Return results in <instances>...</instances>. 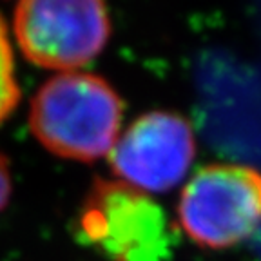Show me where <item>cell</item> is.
<instances>
[{"mask_svg": "<svg viewBox=\"0 0 261 261\" xmlns=\"http://www.w3.org/2000/svg\"><path fill=\"white\" fill-rule=\"evenodd\" d=\"M123 102L103 78L69 71L49 78L29 109L35 138L53 154L76 162L107 156L118 140Z\"/></svg>", "mask_w": 261, "mask_h": 261, "instance_id": "obj_1", "label": "cell"}, {"mask_svg": "<svg viewBox=\"0 0 261 261\" xmlns=\"http://www.w3.org/2000/svg\"><path fill=\"white\" fill-rule=\"evenodd\" d=\"M76 238L107 261H169L174 230L151 196L123 181L96 179L78 212Z\"/></svg>", "mask_w": 261, "mask_h": 261, "instance_id": "obj_2", "label": "cell"}, {"mask_svg": "<svg viewBox=\"0 0 261 261\" xmlns=\"http://www.w3.org/2000/svg\"><path fill=\"white\" fill-rule=\"evenodd\" d=\"M178 220L200 247L240 243L261 223V174L234 163L200 169L179 196Z\"/></svg>", "mask_w": 261, "mask_h": 261, "instance_id": "obj_3", "label": "cell"}, {"mask_svg": "<svg viewBox=\"0 0 261 261\" xmlns=\"http://www.w3.org/2000/svg\"><path fill=\"white\" fill-rule=\"evenodd\" d=\"M13 25L29 62L65 73L98 57L111 35L106 6L93 0L20 2L15 8Z\"/></svg>", "mask_w": 261, "mask_h": 261, "instance_id": "obj_4", "label": "cell"}, {"mask_svg": "<svg viewBox=\"0 0 261 261\" xmlns=\"http://www.w3.org/2000/svg\"><path fill=\"white\" fill-rule=\"evenodd\" d=\"M196 143L191 123L176 113L142 114L118 136L109 156L120 181L142 192H167L185 178Z\"/></svg>", "mask_w": 261, "mask_h": 261, "instance_id": "obj_5", "label": "cell"}, {"mask_svg": "<svg viewBox=\"0 0 261 261\" xmlns=\"http://www.w3.org/2000/svg\"><path fill=\"white\" fill-rule=\"evenodd\" d=\"M211 73L212 135L228 152L261 165V69L218 62Z\"/></svg>", "mask_w": 261, "mask_h": 261, "instance_id": "obj_6", "label": "cell"}, {"mask_svg": "<svg viewBox=\"0 0 261 261\" xmlns=\"http://www.w3.org/2000/svg\"><path fill=\"white\" fill-rule=\"evenodd\" d=\"M18 102H20V86L15 74L13 49L6 22L0 15V123H4L11 116Z\"/></svg>", "mask_w": 261, "mask_h": 261, "instance_id": "obj_7", "label": "cell"}, {"mask_svg": "<svg viewBox=\"0 0 261 261\" xmlns=\"http://www.w3.org/2000/svg\"><path fill=\"white\" fill-rule=\"evenodd\" d=\"M11 172H9V165L6 156L0 152V211L8 205L9 196H11Z\"/></svg>", "mask_w": 261, "mask_h": 261, "instance_id": "obj_8", "label": "cell"}, {"mask_svg": "<svg viewBox=\"0 0 261 261\" xmlns=\"http://www.w3.org/2000/svg\"><path fill=\"white\" fill-rule=\"evenodd\" d=\"M259 247H261V234H259Z\"/></svg>", "mask_w": 261, "mask_h": 261, "instance_id": "obj_9", "label": "cell"}]
</instances>
